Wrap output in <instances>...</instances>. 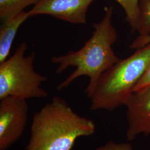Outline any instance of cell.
Returning a JSON list of instances; mask_svg holds the SVG:
<instances>
[{
  "label": "cell",
  "instance_id": "cell-1",
  "mask_svg": "<svg viewBox=\"0 0 150 150\" xmlns=\"http://www.w3.org/2000/svg\"><path fill=\"white\" fill-rule=\"evenodd\" d=\"M113 12L112 6L104 8L103 17L100 21L93 23L91 37L80 49L51 58V61L57 64V74L70 67H75V70L57 86L58 90L66 88L81 76H87L89 82L85 93L89 98L101 75L120 61L112 49L113 45L118 40V33L112 22Z\"/></svg>",
  "mask_w": 150,
  "mask_h": 150
},
{
  "label": "cell",
  "instance_id": "cell-2",
  "mask_svg": "<svg viewBox=\"0 0 150 150\" xmlns=\"http://www.w3.org/2000/svg\"><path fill=\"white\" fill-rule=\"evenodd\" d=\"M96 125L54 96L34 114L26 150H72L81 137L94 134Z\"/></svg>",
  "mask_w": 150,
  "mask_h": 150
},
{
  "label": "cell",
  "instance_id": "cell-3",
  "mask_svg": "<svg viewBox=\"0 0 150 150\" xmlns=\"http://www.w3.org/2000/svg\"><path fill=\"white\" fill-rule=\"evenodd\" d=\"M150 64V44L120 59L100 77L89 98L90 110L112 111L125 106Z\"/></svg>",
  "mask_w": 150,
  "mask_h": 150
},
{
  "label": "cell",
  "instance_id": "cell-4",
  "mask_svg": "<svg viewBox=\"0 0 150 150\" xmlns=\"http://www.w3.org/2000/svg\"><path fill=\"white\" fill-rule=\"evenodd\" d=\"M27 48V43L22 42L10 58L0 63V100L7 97L26 100L48 97L47 91L42 87L47 77L35 71L36 53L26 55Z\"/></svg>",
  "mask_w": 150,
  "mask_h": 150
},
{
  "label": "cell",
  "instance_id": "cell-5",
  "mask_svg": "<svg viewBox=\"0 0 150 150\" xmlns=\"http://www.w3.org/2000/svg\"><path fill=\"white\" fill-rule=\"evenodd\" d=\"M26 100L7 97L0 100V150H7L21 138L27 126Z\"/></svg>",
  "mask_w": 150,
  "mask_h": 150
},
{
  "label": "cell",
  "instance_id": "cell-6",
  "mask_svg": "<svg viewBox=\"0 0 150 150\" xmlns=\"http://www.w3.org/2000/svg\"><path fill=\"white\" fill-rule=\"evenodd\" d=\"M95 0H40L28 12L30 17L47 15L74 25L87 22L89 6Z\"/></svg>",
  "mask_w": 150,
  "mask_h": 150
},
{
  "label": "cell",
  "instance_id": "cell-7",
  "mask_svg": "<svg viewBox=\"0 0 150 150\" xmlns=\"http://www.w3.org/2000/svg\"><path fill=\"white\" fill-rule=\"evenodd\" d=\"M125 106L127 139L132 141L140 134H150V85L134 91Z\"/></svg>",
  "mask_w": 150,
  "mask_h": 150
},
{
  "label": "cell",
  "instance_id": "cell-8",
  "mask_svg": "<svg viewBox=\"0 0 150 150\" xmlns=\"http://www.w3.org/2000/svg\"><path fill=\"white\" fill-rule=\"evenodd\" d=\"M29 17L28 12L23 11L2 21L0 27V63L7 59L17 32Z\"/></svg>",
  "mask_w": 150,
  "mask_h": 150
},
{
  "label": "cell",
  "instance_id": "cell-9",
  "mask_svg": "<svg viewBox=\"0 0 150 150\" xmlns=\"http://www.w3.org/2000/svg\"><path fill=\"white\" fill-rule=\"evenodd\" d=\"M40 0H0L1 21L18 14L29 6L35 5Z\"/></svg>",
  "mask_w": 150,
  "mask_h": 150
},
{
  "label": "cell",
  "instance_id": "cell-10",
  "mask_svg": "<svg viewBox=\"0 0 150 150\" xmlns=\"http://www.w3.org/2000/svg\"><path fill=\"white\" fill-rule=\"evenodd\" d=\"M135 32L150 35V0H139V15Z\"/></svg>",
  "mask_w": 150,
  "mask_h": 150
},
{
  "label": "cell",
  "instance_id": "cell-11",
  "mask_svg": "<svg viewBox=\"0 0 150 150\" xmlns=\"http://www.w3.org/2000/svg\"><path fill=\"white\" fill-rule=\"evenodd\" d=\"M122 7L132 32H135L139 15V0H115Z\"/></svg>",
  "mask_w": 150,
  "mask_h": 150
},
{
  "label": "cell",
  "instance_id": "cell-12",
  "mask_svg": "<svg viewBox=\"0 0 150 150\" xmlns=\"http://www.w3.org/2000/svg\"><path fill=\"white\" fill-rule=\"evenodd\" d=\"M95 150H134V149L130 143H116L112 141H109Z\"/></svg>",
  "mask_w": 150,
  "mask_h": 150
},
{
  "label": "cell",
  "instance_id": "cell-13",
  "mask_svg": "<svg viewBox=\"0 0 150 150\" xmlns=\"http://www.w3.org/2000/svg\"><path fill=\"white\" fill-rule=\"evenodd\" d=\"M150 44V35H139L131 43L129 47L131 49L139 50Z\"/></svg>",
  "mask_w": 150,
  "mask_h": 150
},
{
  "label": "cell",
  "instance_id": "cell-14",
  "mask_svg": "<svg viewBox=\"0 0 150 150\" xmlns=\"http://www.w3.org/2000/svg\"><path fill=\"white\" fill-rule=\"evenodd\" d=\"M149 85H150V64L134 88V91H137Z\"/></svg>",
  "mask_w": 150,
  "mask_h": 150
}]
</instances>
